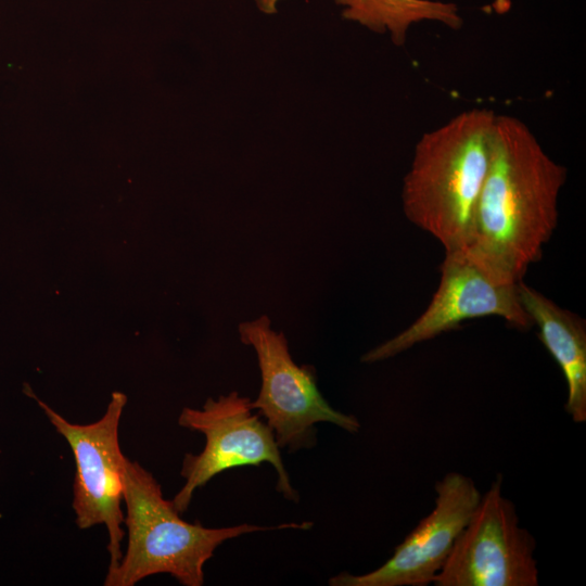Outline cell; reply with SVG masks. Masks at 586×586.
I'll return each mask as SVG.
<instances>
[{
    "label": "cell",
    "instance_id": "obj_9",
    "mask_svg": "<svg viewBox=\"0 0 586 586\" xmlns=\"http://www.w3.org/2000/svg\"><path fill=\"white\" fill-rule=\"evenodd\" d=\"M433 510L396 546L393 556L378 569L352 574L342 572L331 586H428L433 583L455 542L477 506L481 493L474 482L449 472L435 485Z\"/></svg>",
    "mask_w": 586,
    "mask_h": 586
},
{
    "label": "cell",
    "instance_id": "obj_6",
    "mask_svg": "<svg viewBox=\"0 0 586 586\" xmlns=\"http://www.w3.org/2000/svg\"><path fill=\"white\" fill-rule=\"evenodd\" d=\"M178 423L205 436L203 450L198 455L186 454L182 461L180 474L184 484L171 500L180 514L189 508L194 492L215 475L263 462L275 468L277 491L284 498L298 501L300 495L290 482L273 431L253 413L249 397L233 391L217 399L208 398L201 409L183 408Z\"/></svg>",
    "mask_w": 586,
    "mask_h": 586
},
{
    "label": "cell",
    "instance_id": "obj_1",
    "mask_svg": "<svg viewBox=\"0 0 586 586\" xmlns=\"http://www.w3.org/2000/svg\"><path fill=\"white\" fill-rule=\"evenodd\" d=\"M566 168L521 119L497 115L469 245L518 280L540 259L558 224Z\"/></svg>",
    "mask_w": 586,
    "mask_h": 586
},
{
    "label": "cell",
    "instance_id": "obj_5",
    "mask_svg": "<svg viewBox=\"0 0 586 586\" xmlns=\"http://www.w3.org/2000/svg\"><path fill=\"white\" fill-rule=\"evenodd\" d=\"M238 331L241 342L254 349L260 370L262 385L252 407L264 416L280 448L313 447L319 422L359 431L355 416L334 409L321 395L313 366L293 360L285 335L271 328L268 316L241 322Z\"/></svg>",
    "mask_w": 586,
    "mask_h": 586
},
{
    "label": "cell",
    "instance_id": "obj_2",
    "mask_svg": "<svg viewBox=\"0 0 586 586\" xmlns=\"http://www.w3.org/2000/svg\"><path fill=\"white\" fill-rule=\"evenodd\" d=\"M497 114L463 111L426 131L404 178L406 217L451 251L469 245L488 170Z\"/></svg>",
    "mask_w": 586,
    "mask_h": 586
},
{
    "label": "cell",
    "instance_id": "obj_11",
    "mask_svg": "<svg viewBox=\"0 0 586 586\" xmlns=\"http://www.w3.org/2000/svg\"><path fill=\"white\" fill-rule=\"evenodd\" d=\"M342 16L378 34H388L402 47L411 25L424 21L438 22L458 30L463 24L459 8L438 0H334Z\"/></svg>",
    "mask_w": 586,
    "mask_h": 586
},
{
    "label": "cell",
    "instance_id": "obj_12",
    "mask_svg": "<svg viewBox=\"0 0 586 586\" xmlns=\"http://www.w3.org/2000/svg\"><path fill=\"white\" fill-rule=\"evenodd\" d=\"M257 8L265 14L271 15L278 12L280 0H254Z\"/></svg>",
    "mask_w": 586,
    "mask_h": 586
},
{
    "label": "cell",
    "instance_id": "obj_3",
    "mask_svg": "<svg viewBox=\"0 0 586 586\" xmlns=\"http://www.w3.org/2000/svg\"><path fill=\"white\" fill-rule=\"evenodd\" d=\"M124 523L127 548L118 564L107 570L105 586H133L155 574H169L184 586L204 583V565L224 542L243 534L279 528H309L310 522L266 527L243 523L211 528L181 519L163 496L155 477L137 461L123 463Z\"/></svg>",
    "mask_w": 586,
    "mask_h": 586
},
{
    "label": "cell",
    "instance_id": "obj_10",
    "mask_svg": "<svg viewBox=\"0 0 586 586\" xmlns=\"http://www.w3.org/2000/svg\"><path fill=\"white\" fill-rule=\"evenodd\" d=\"M522 306L538 328V337L559 365L566 382L565 411L574 422L586 421V326L570 310L526 285L519 283Z\"/></svg>",
    "mask_w": 586,
    "mask_h": 586
},
{
    "label": "cell",
    "instance_id": "obj_8",
    "mask_svg": "<svg viewBox=\"0 0 586 586\" xmlns=\"http://www.w3.org/2000/svg\"><path fill=\"white\" fill-rule=\"evenodd\" d=\"M36 399L56 432L67 441L74 455L73 509L76 524L80 530L99 524L105 526L109 535V570H112L122 559L125 535L122 502L126 456L119 446L118 430L127 397L114 392L105 413L89 424L72 423Z\"/></svg>",
    "mask_w": 586,
    "mask_h": 586
},
{
    "label": "cell",
    "instance_id": "obj_4",
    "mask_svg": "<svg viewBox=\"0 0 586 586\" xmlns=\"http://www.w3.org/2000/svg\"><path fill=\"white\" fill-rule=\"evenodd\" d=\"M518 280L470 245L445 251L440 284L424 311L397 335L362 355L373 364L392 358L460 323L488 316L500 317L519 330L533 327L519 295Z\"/></svg>",
    "mask_w": 586,
    "mask_h": 586
},
{
    "label": "cell",
    "instance_id": "obj_7",
    "mask_svg": "<svg viewBox=\"0 0 586 586\" xmlns=\"http://www.w3.org/2000/svg\"><path fill=\"white\" fill-rule=\"evenodd\" d=\"M536 542L520 525L514 504L497 475L473 510L440 572L435 586H536Z\"/></svg>",
    "mask_w": 586,
    "mask_h": 586
}]
</instances>
